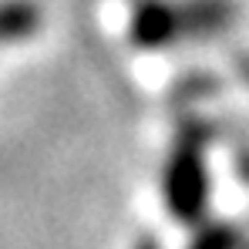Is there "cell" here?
I'll use <instances>...</instances> for the list:
<instances>
[{
    "label": "cell",
    "instance_id": "2",
    "mask_svg": "<svg viewBox=\"0 0 249 249\" xmlns=\"http://www.w3.org/2000/svg\"><path fill=\"white\" fill-rule=\"evenodd\" d=\"M128 34H131V44L142 47V51H162V47H172L175 41H182L175 3H165V0H142V3L131 10Z\"/></svg>",
    "mask_w": 249,
    "mask_h": 249
},
{
    "label": "cell",
    "instance_id": "4",
    "mask_svg": "<svg viewBox=\"0 0 249 249\" xmlns=\"http://www.w3.org/2000/svg\"><path fill=\"white\" fill-rule=\"evenodd\" d=\"M37 24H41V10L34 0H0V44L31 37Z\"/></svg>",
    "mask_w": 249,
    "mask_h": 249
},
{
    "label": "cell",
    "instance_id": "7",
    "mask_svg": "<svg viewBox=\"0 0 249 249\" xmlns=\"http://www.w3.org/2000/svg\"><path fill=\"white\" fill-rule=\"evenodd\" d=\"M236 168H239V175L249 182V148H243V152L236 155Z\"/></svg>",
    "mask_w": 249,
    "mask_h": 249
},
{
    "label": "cell",
    "instance_id": "5",
    "mask_svg": "<svg viewBox=\"0 0 249 249\" xmlns=\"http://www.w3.org/2000/svg\"><path fill=\"white\" fill-rule=\"evenodd\" d=\"M189 249H246L243 246V229L229 226V222H206L192 236Z\"/></svg>",
    "mask_w": 249,
    "mask_h": 249
},
{
    "label": "cell",
    "instance_id": "9",
    "mask_svg": "<svg viewBox=\"0 0 249 249\" xmlns=\"http://www.w3.org/2000/svg\"><path fill=\"white\" fill-rule=\"evenodd\" d=\"M246 249H249V246H246Z\"/></svg>",
    "mask_w": 249,
    "mask_h": 249
},
{
    "label": "cell",
    "instance_id": "6",
    "mask_svg": "<svg viewBox=\"0 0 249 249\" xmlns=\"http://www.w3.org/2000/svg\"><path fill=\"white\" fill-rule=\"evenodd\" d=\"M212 91H219V81L206 74V71H189V74H182L175 88H172V105H189V101H199V98H206Z\"/></svg>",
    "mask_w": 249,
    "mask_h": 249
},
{
    "label": "cell",
    "instance_id": "8",
    "mask_svg": "<svg viewBox=\"0 0 249 249\" xmlns=\"http://www.w3.org/2000/svg\"><path fill=\"white\" fill-rule=\"evenodd\" d=\"M135 249H162V246H159V239H155V236H142V239L135 243Z\"/></svg>",
    "mask_w": 249,
    "mask_h": 249
},
{
    "label": "cell",
    "instance_id": "1",
    "mask_svg": "<svg viewBox=\"0 0 249 249\" xmlns=\"http://www.w3.org/2000/svg\"><path fill=\"white\" fill-rule=\"evenodd\" d=\"M162 196L168 215L182 226H199L209 209V168L202 148L175 142V152L168 155L162 172Z\"/></svg>",
    "mask_w": 249,
    "mask_h": 249
},
{
    "label": "cell",
    "instance_id": "3",
    "mask_svg": "<svg viewBox=\"0 0 249 249\" xmlns=\"http://www.w3.org/2000/svg\"><path fill=\"white\" fill-rule=\"evenodd\" d=\"M178 10V31L182 37H212L232 24V3L229 0H182Z\"/></svg>",
    "mask_w": 249,
    "mask_h": 249
}]
</instances>
